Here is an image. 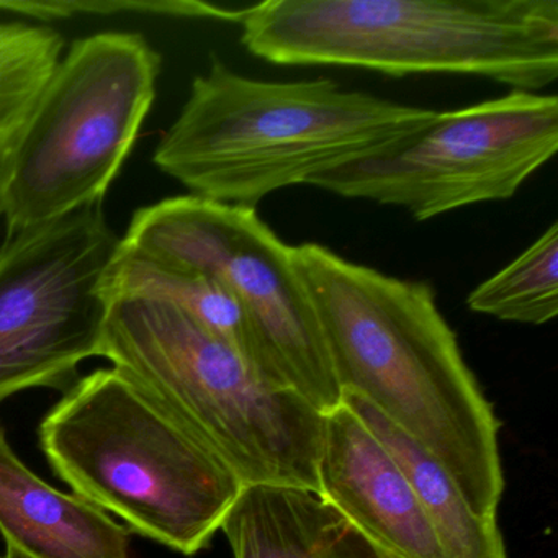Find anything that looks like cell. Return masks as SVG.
I'll list each match as a JSON object with an SVG mask.
<instances>
[{
	"label": "cell",
	"mask_w": 558,
	"mask_h": 558,
	"mask_svg": "<svg viewBox=\"0 0 558 558\" xmlns=\"http://www.w3.org/2000/svg\"><path fill=\"white\" fill-rule=\"evenodd\" d=\"M117 296L156 300L175 306L215 338L231 345L264 380L274 385L253 323L243 306L217 280L151 259L123 246L120 241L107 280V299Z\"/></svg>",
	"instance_id": "13"
},
{
	"label": "cell",
	"mask_w": 558,
	"mask_h": 558,
	"mask_svg": "<svg viewBox=\"0 0 558 558\" xmlns=\"http://www.w3.org/2000/svg\"><path fill=\"white\" fill-rule=\"evenodd\" d=\"M64 47L54 28L0 22V162L31 119Z\"/></svg>",
	"instance_id": "15"
},
{
	"label": "cell",
	"mask_w": 558,
	"mask_h": 558,
	"mask_svg": "<svg viewBox=\"0 0 558 558\" xmlns=\"http://www.w3.org/2000/svg\"><path fill=\"white\" fill-rule=\"evenodd\" d=\"M99 357L246 485L318 493L325 414L165 302L109 300Z\"/></svg>",
	"instance_id": "4"
},
{
	"label": "cell",
	"mask_w": 558,
	"mask_h": 558,
	"mask_svg": "<svg viewBox=\"0 0 558 558\" xmlns=\"http://www.w3.org/2000/svg\"><path fill=\"white\" fill-rule=\"evenodd\" d=\"M0 558H2V557H0Z\"/></svg>",
	"instance_id": "17"
},
{
	"label": "cell",
	"mask_w": 558,
	"mask_h": 558,
	"mask_svg": "<svg viewBox=\"0 0 558 558\" xmlns=\"http://www.w3.org/2000/svg\"><path fill=\"white\" fill-rule=\"evenodd\" d=\"M122 244L217 280L243 306L270 380L323 414L342 401L308 290L283 243L256 208L179 195L138 208Z\"/></svg>",
	"instance_id": "7"
},
{
	"label": "cell",
	"mask_w": 558,
	"mask_h": 558,
	"mask_svg": "<svg viewBox=\"0 0 558 558\" xmlns=\"http://www.w3.org/2000/svg\"><path fill=\"white\" fill-rule=\"evenodd\" d=\"M466 305L501 322H551L558 313V225H550L518 259L480 283Z\"/></svg>",
	"instance_id": "16"
},
{
	"label": "cell",
	"mask_w": 558,
	"mask_h": 558,
	"mask_svg": "<svg viewBox=\"0 0 558 558\" xmlns=\"http://www.w3.org/2000/svg\"><path fill=\"white\" fill-rule=\"evenodd\" d=\"M234 558H387L318 493L246 485L221 524Z\"/></svg>",
	"instance_id": "12"
},
{
	"label": "cell",
	"mask_w": 558,
	"mask_h": 558,
	"mask_svg": "<svg viewBox=\"0 0 558 558\" xmlns=\"http://www.w3.org/2000/svg\"><path fill=\"white\" fill-rule=\"evenodd\" d=\"M241 44L282 66L469 74L541 93L558 76L557 0H269Z\"/></svg>",
	"instance_id": "3"
},
{
	"label": "cell",
	"mask_w": 558,
	"mask_h": 558,
	"mask_svg": "<svg viewBox=\"0 0 558 558\" xmlns=\"http://www.w3.org/2000/svg\"><path fill=\"white\" fill-rule=\"evenodd\" d=\"M2 558H132L130 532L106 511L48 485L0 426Z\"/></svg>",
	"instance_id": "11"
},
{
	"label": "cell",
	"mask_w": 558,
	"mask_h": 558,
	"mask_svg": "<svg viewBox=\"0 0 558 558\" xmlns=\"http://www.w3.org/2000/svg\"><path fill=\"white\" fill-rule=\"evenodd\" d=\"M161 53L135 32L77 38L0 162L5 234L104 205L151 112Z\"/></svg>",
	"instance_id": "6"
},
{
	"label": "cell",
	"mask_w": 558,
	"mask_h": 558,
	"mask_svg": "<svg viewBox=\"0 0 558 558\" xmlns=\"http://www.w3.org/2000/svg\"><path fill=\"white\" fill-rule=\"evenodd\" d=\"M407 473L446 558H506L496 519L473 511L447 470L416 440L355 395H342Z\"/></svg>",
	"instance_id": "14"
},
{
	"label": "cell",
	"mask_w": 558,
	"mask_h": 558,
	"mask_svg": "<svg viewBox=\"0 0 558 558\" xmlns=\"http://www.w3.org/2000/svg\"><path fill=\"white\" fill-rule=\"evenodd\" d=\"M341 393L367 401L447 470L476 514L505 492L499 421L463 361L433 287L385 276L322 244L292 246Z\"/></svg>",
	"instance_id": "1"
},
{
	"label": "cell",
	"mask_w": 558,
	"mask_h": 558,
	"mask_svg": "<svg viewBox=\"0 0 558 558\" xmlns=\"http://www.w3.org/2000/svg\"><path fill=\"white\" fill-rule=\"evenodd\" d=\"M122 238L104 205L5 234L0 243V404L31 388L66 391L99 357L107 280Z\"/></svg>",
	"instance_id": "9"
},
{
	"label": "cell",
	"mask_w": 558,
	"mask_h": 558,
	"mask_svg": "<svg viewBox=\"0 0 558 558\" xmlns=\"http://www.w3.org/2000/svg\"><path fill=\"white\" fill-rule=\"evenodd\" d=\"M436 113L326 77L251 80L211 57L153 162L195 197L256 208L280 189L385 151Z\"/></svg>",
	"instance_id": "2"
},
{
	"label": "cell",
	"mask_w": 558,
	"mask_h": 558,
	"mask_svg": "<svg viewBox=\"0 0 558 558\" xmlns=\"http://www.w3.org/2000/svg\"><path fill=\"white\" fill-rule=\"evenodd\" d=\"M318 495L387 558H446L393 453L341 401L325 413Z\"/></svg>",
	"instance_id": "10"
},
{
	"label": "cell",
	"mask_w": 558,
	"mask_h": 558,
	"mask_svg": "<svg viewBox=\"0 0 558 558\" xmlns=\"http://www.w3.org/2000/svg\"><path fill=\"white\" fill-rule=\"evenodd\" d=\"M38 436L74 495L185 557L208 547L244 486L113 367L68 388Z\"/></svg>",
	"instance_id": "5"
},
{
	"label": "cell",
	"mask_w": 558,
	"mask_h": 558,
	"mask_svg": "<svg viewBox=\"0 0 558 558\" xmlns=\"http://www.w3.org/2000/svg\"><path fill=\"white\" fill-rule=\"evenodd\" d=\"M557 149V96L511 90L437 112L385 151L323 172L306 185L401 207L426 221L470 205L509 201Z\"/></svg>",
	"instance_id": "8"
}]
</instances>
